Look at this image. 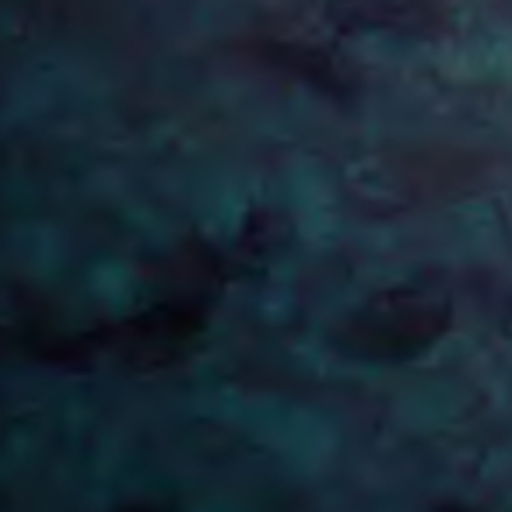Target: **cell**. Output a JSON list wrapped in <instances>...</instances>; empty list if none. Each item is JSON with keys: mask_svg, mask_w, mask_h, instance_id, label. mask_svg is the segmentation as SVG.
<instances>
[{"mask_svg": "<svg viewBox=\"0 0 512 512\" xmlns=\"http://www.w3.org/2000/svg\"><path fill=\"white\" fill-rule=\"evenodd\" d=\"M442 512H470V509H463V505H446Z\"/></svg>", "mask_w": 512, "mask_h": 512, "instance_id": "3957f363", "label": "cell"}, {"mask_svg": "<svg viewBox=\"0 0 512 512\" xmlns=\"http://www.w3.org/2000/svg\"><path fill=\"white\" fill-rule=\"evenodd\" d=\"M116 512H172V509H165V505H123Z\"/></svg>", "mask_w": 512, "mask_h": 512, "instance_id": "7a4b0ae2", "label": "cell"}, {"mask_svg": "<svg viewBox=\"0 0 512 512\" xmlns=\"http://www.w3.org/2000/svg\"><path fill=\"white\" fill-rule=\"evenodd\" d=\"M449 327V313L435 295L428 292H386L372 299L348 330L341 334L344 348L372 362H393V358H414L435 344Z\"/></svg>", "mask_w": 512, "mask_h": 512, "instance_id": "6da1fadb", "label": "cell"}]
</instances>
